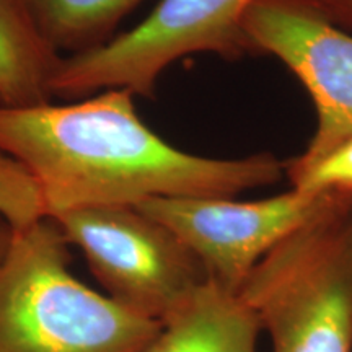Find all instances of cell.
<instances>
[{
	"instance_id": "obj_1",
	"label": "cell",
	"mask_w": 352,
	"mask_h": 352,
	"mask_svg": "<svg viewBox=\"0 0 352 352\" xmlns=\"http://www.w3.org/2000/svg\"><path fill=\"white\" fill-rule=\"evenodd\" d=\"M0 152L33 176L47 217L157 197H236L284 176V162L270 152L210 158L179 151L140 120L122 88L65 104H0Z\"/></svg>"
},
{
	"instance_id": "obj_2",
	"label": "cell",
	"mask_w": 352,
	"mask_h": 352,
	"mask_svg": "<svg viewBox=\"0 0 352 352\" xmlns=\"http://www.w3.org/2000/svg\"><path fill=\"white\" fill-rule=\"evenodd\" d=\"M70 256L51 217L13 230L0 261V352H142L160 321L83 284Z\"/></svg>"
},
{
	"instance_id": "obj_3",
	"label": "cell",
	"mask_w": 352,
	"mask_h": 352,
	"mask_svg": "<svg viewBox=\"0 0 352 352\" xmlns=\"http://www.w3.org/2000/svg\"><path fill=\"white\" fill-rule=\"evenodd\" d=\"M239 296L271 352H352V201L340 197L274 246Z\"/></svg>"
},
{
	"instance_id": "obj_4",
	"label": "cell",
	"mask_w": 352,
	"mask_h": 352,
	"mask_svg": "<svg viewBox=\"0 0 352 352\" xmlns=\"http://www.w3.org/2000/svg\"><path fill=\"white\" fill-rule=\"evenodd\" d=\"M258 0H160L144 21L94 50L63 56L51 96L82 100L111 88L155 94L162 74L182 57L215 54L227 60L256 54L245 20Z\"/></svg>"
},
{
	"instance_id": "obj_5",
	"label": "cell",
	"mask_w": 352,
	"mask_h": 352,
	"mask_svg": "<svg viewBox=\"0 0 352 352\" xmlns=\"http://www.w3.org/2000/svg\"><path fill=\"white\" fill-rule=\"evenodd\" d=\"M51 219L104 294L151 320L162 323L208 280L188 246L135 206H88Z\"/></svg>"
},
{
	"instance_id": "obj_6",
	"label": "cell",
	"mask_w": 352,
	"mask_h": 352,
	"mask_svg": "<svg viewBox=\"0 0 352 352\" xmlns=\"http://www.w3.org/2000/svg\"><path fill=\"white\" fill-rule=\"evenodd\" d=\"M342 196L311 195L290 188L266 199L157 197L135 206L188 246L208 279L239 294L254 266Z\"/></svg>"
},
{
	"instance_id": "obj_7",
	"label": "cell",
	"mask_w": 352,
	"mask_h": 352,
	"mask_svg": "<svg viewBox=\"0 0 352 352\" xmlns=\"http://www.w3.org/2000/svg\"><path fill=\"white\" fill-rule=\"evenodd\" d=\"M245 32L254 52L271 54L310 95L316 127L285 170L305 168L352 134V34L324 19L310 0H258Z\"/></svg>"
},
{
	"instance_id": "obj_8",
	"label": "cell",
	"mask_w": 352,
	"mask_h": 352,
	"mask_svg": "<svg viewBox=\"0 0 352 352\" xmlns=\"http://www.w3.org/2000/svg\"><path fill=\"white\" fill-rule=\"evenodd\" d=\"M261 328L239 294L206 280L142 352H258Z\"/></svg>"
},
{
	"instance_id": "obj_9",
	"label": "cell",
	"mask_w": 352,
	"mask_h": 352,
	"mask_svg": "<svg viewBox=\"0 0 352 352\" xmlns=\"http://www.w3.org/2000/svg\"><path fill=\"white\" fill-rule=\"evenodd\" d=\"M60 59L21 0H0V104L34 107L51 101V80Z\"/></svg>"
},
{
	"instance_id": "obj_10",
	"label": "cell",
	"mask_w": 352,
	"mask_h": 352,
	"mask_svg": "<svg viewBox=\"0 0 352 352\" xmlns=\"http://www.w3.org/2000/svg\"><path fill=\"white\" fill-rule=\"evenodd\" d=\"M34 26L60 54H78L108 43L109 34L142 0H21Z\"/></svg>"
},
{
	"instance_id": "obj_11",
	"label": "cell",
	"mask_w": 352,
	"mask_h": 352,
	"mask_svg": "<svg viewBox=\"0 0 352 352\" xmlns=\"http://www.w3.org/2000/svg\"><path fill=\"white\" fill-rule=\"evenodd\" d=\"M294 189L311 195H336L352 201V134L305 168L285 170Z\"/></svg>"
},
{
	"instance_id": "obj_12",
	"label": "cell",
	"mask_w": 352,
	"mask_h": 352,
	"mask_svg": "<svg viewBox=\"0 0 352 352\" xmlns=\"http://www.w3.org/2000/svg\"><path fill=\"white\" fill-rule=\"evenodd\" d=\"M0 215L20 228L47 217L43 196L23 165L0 152Z\"/></svg>"
},
{
	"instance_id": "obj_13",
	"label": "cell",
	"mask_w": 352,
	"mask_h": 352,
	"mask_svg": "<svg viewBox=\"0 0 352 352\" xmlns=\"http://www.w3.org/2000/svg\"><path fill=\"white\" fill-rule=\"evenodd\" d=\"M329 23L352 34V0H310Z\"/></svg>"
},
{
	"instance_id": "obj_14",
	"label": "cell",
	"mask_w": 352,
	"mask_h": 352,
	"mask_svg": "<svg viewBox=\"0 0 352 352\" xmlns=\"http://www.w3.org/2000/svg\"><path fill=\"white\" fill-rule=\"evenodd\" d=\"M13 230H15V228L12 227V223L0 215V261L6 256L8 246H10Z\"/></svg>"
}]
</instances>
